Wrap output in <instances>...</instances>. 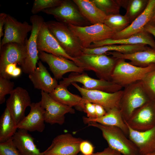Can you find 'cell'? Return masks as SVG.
Wrapping results in <instances>:
<instances>
[{"label":"cell","instance_id":"cell-1","mask_svg":"<svg viewBox=\"0 0 155 155\" xmlns=\"http://www.w3.org/2000/svg\"><path fill=\"white\" fill-rule=\"evenodd\" d=\"M87 124L88 126L100 129L108 147L122 155H139L136 146L119 128L94 122H90Z\"/></svg>","mask_w":155,"mask_h":155},{"label":"cell","instance_id":"cell-2","mask_svg":"<svg viewBox=\"0 0 155 155\" xmlns=\"http://www.w3.org/2000/svg\"><path fill=\"white\" fill-rule=\"evenodd\" d=\"M155 69V63L145 67L131 64L122 59H118L111 76V81L125 87L141 80L148 73Z\"/></svg>","mask_w":155,"mask_h":155},{"label":"cell","instance_id":"cell-3","mask_svg":"<svg viewBox=\"0 0 155 155\" xmlns=\"http://www.w3.org/2000/svg\"><path fill=\"white\" fill-rule=\"evenodd\" d=\"M45 23L49 31L69 56L78 59L83 54V48L78 39L67 25L55 20Z\"/></svg>","mask_w":155,"mask_h":155},{"label":"cell","instance_id":"cell-4","mask_svg":"<svg viewBox=\"0 0 155 155\" xmlns=\"http://www.w3.org/2000/svg\"><path fill=\"white\" fill-rule=\"evenodd\" d=\"M150 100L140 81L125 87L119 107L124 120L127 121L136 109Z\"/></svg>","mask_w":155,"mask_h":155},{"label":"cell","instance_id":"cell-5","mask_svg":"<svg viewBox=\"0 0 155 155\" xmlns=\"http://www.w3.org/2000/svg\"><path fill=\"white\" fill-rule=\"evenodd\" d=\"M42 11L53 16L57 21L67 25L84 27L91 25L82 16L73 0H63L58 6L45 9Z\"/></svg>","mask_w":155,"mask_h":155},{"label":"cell","instance_id":"cell-6","mask_svg":"<svg viewBox=\"0 0 155 155\" xmlns=\"http://www.w3.org/2000/svg\"><path fill=\"white\" fill-rule=\"evenodd\" d=\"M78 39L83 48H89L94 42L111 39L115 32L104 24L80 27L67 25Z\"/></svg>","mask_w":155,"mask_h":155},{"label":"cell","instance_id":"cell-7","mask_svg":"<svg viewBox=\"0 0 155 155\" xmlns=\"http://www.w3.org/2000/svg\"><path fill=\"white\" fill-rule=\"evenodd\" d=\"M32 28L27 44L25 58L21 68L22 72L30 74L34 72L39 59L37 48V38L39 30L44 20L42 16L36 14L32 16L30 19Z\"/></svg>","mask_w":155,"mask_h":155},{"label":"cell","instance_id":"cell-8","mask_svg":"<svg viewBox=\"0 0 155 155\" xmlns=\"http://www.w3.org/2000/svg\"><path fill=\"white\" fill-rule=\"evenodd\" d=\"M79 82L83 85L82 88L88 90H98L109 93H114L122 90L123 87L111 81L92 78L86 73L72 72L66 78H63L59 84L66 87L73 82Z\"/></svg>","mask_w":155,"mask_h":155},{"label":"cell","instance_id":"cell-9","mask_svg":"<svg viewBox=\"0 0 155 155\" xmlns=\"http://www.w3.org/2000/svg\"><path fill=\"white\" fill-rule=\"evenodd\" d=\"M37 48L38 51H43L56 56L64 57L73 61L78 66L87 70V67L78 59L69 56L60 46L49 30L45 22L41 25L37 36Z\"/></svg>","mask_w":155,"mask_h":155},{"label":"cell","instance_id":"cell-10","mask_svg":"<svg viewBox=\"0 0 155 155\" xmlns=\"http://www.w3.org/2000/svg\"><path fill=\"white\" fill-rule=\"evenodd\" d=\"M78 59L94 71L99 79L111 81V75L118 59L106 54H84Z\"/></svg>","mask_w":155,"mask_h":155},{"label":"cell","instance_id":"cell-11","mask_svg":"<svg viewBox=\"0 0 155 155\" xmlns=\"http://www.w3.org/2000/svg\"><path fill=\"white\" fill-rule=\"evenodd\" d=\"M80 93L84 100L102 106L106 112L115 108H119L123 94L121 90L114 93H109L98 90L85 89L76 83L71 84Z\"/></svg>","mask_w":155,"mask_h":155},{"label":"cell","instance_id":"cell-12","mask_svg":"<svg viewBox=\"0 0 155 155\" xmlns=\"http://www.w3.org/2000/svg\"><path fill=\"white\" fill-rule=\"evenodd\" d=\"M32 25L25 21L22 22L7 14L4 26L3 37L0 43V49L6 44L16 43L26 44L28 40V33L31 32Z\"/></svg>","mask_w":155,"mask_h":155},{"label":"cell","instance_id":"cell-13","mask_svg":"<svg viewBox=\"0 0 155 155\" xmlns=\"http://www.w3.org/2000/svg\"><path fill=\"white\" fill-rule=\"evenodd\" d=\"M41 104L44 110L45 122L51 125H63L65 122V115L73 114L72 107L61 104L52 98L49 94L41 91Z\"/></svg>","mask_w":155,"mask_h":155},{"label":"cell","instance_id":"cell-14","mask_svg":"<svg viewBox=\"0 0 155 155\" xmlns=\"http://www.w3.org/2000/svg\"><path fill=\"white\" fill-rule=\"evenodd\" d=\"M84 140L70 133L59 135L53 140L50 146L43 152L44 155H77L80 145Z\"/></svg>","mask_w":155,"mask_h":155},{"label":"cell","instance_id":"cell-15","mask_svg":"<svg viewBox=\"0 0 155 155\" xmlns=\"http://www.w3.org/2000/svg\"><path fill=\"white\" fill-rule=\"evenodd\" d=\"M125 123L132 129L145 131L155 125V102L150 100L136 109Z\"/></svg>","mask_w":155,"mask_h":155},{"label":"cell","instance_id":"cell-16","mask_svg":"<svg viewBox=\"0 0 155 155\" xmlns=\"http://www.w3.org/2000/svg\"><path fill=\"white\" fill-rule=\"evenodd\" d=\"M38 57L42 61L46 63L57 80L62 78L69 72L82 73L85 70L78 66L73 61L44 52H39Z\"/></svg>","mask_w":155,"mask_h":155},{"label":"cell","instance_id":"cell-17","mask_svg":"<svg viewBox=\"0 0 155 155\" xmlns=\"http://www.w3.org/2000/svg\"><path fill=\"white\" fill-rule=\"evenodd\" d=\"M6 107L9 111L17 125L24 117L26 108L32 104L27 91L20 87L15 88L6 101Z\"/></svg>","mask_w":155,"mask_h":155},{"label":"cell","instance_id":"cell-18","mask_svg":"<svg viewBox=\"0 0 155 155\" xmlns=\"http://www.w3.org/2000/svg\"><path fill=\"white\" fill-rule=\"evenodd\" d=\"M26 44L27 42L24 44L11 42L1 47L0 49V76L5 78V69L9 64L15 63L21 66L22 65L25 58Z\"/></svg>","mask_w":155,"mask_h":155},{"label":"cell","instance_id":"cell-19","mask_svg":"<svg viewBox=\"0 0 155 155\" xmlns=\"http://www.w3.org/2000/svg\"><path fill=\"white\" fill-rule=\"evenodd\" d=\"M30 107L29 113L17 125V127L28 131L42 132L45 129V122L44 110L40 101L32 103Z\"/></svg>","mask_w":155,"mask_h":155},{"label":"cell","instance_id":"cell-20","mask_svg":"<svg viewBox=\"0 0 155 155\" xmlns=\"http://www.w3.org/2000/svg\"><path fill=\"white\" fill-rule=\"evenodd\" d=\"M155 6V0H149L144 11L123 31L115 33L111 38L117 40L126 38L144 30L149 22Z\"/></svg>","mask_w":155,"mask_h":155},{"label":"cell","instance_id":"cell-21","mask_svg":"<svg viewBox=\"0 0 155 155\" xmlns=\"http://www.w3.org/2000/svg\"><path fill=\"white\" fill-rule=\"evenodd\" d=\"M126 124L129 129L128 137L137 148L139 155L155 152V125L148 130L139 131Z\"/></svg>","mask_w":155,"mask_h":155},{"label":"cell","instance_id":"cell-22","mask_svg":"<svg viewBox=\"0 0 155 155\" xmlns=\"http://www.w3.org/2000/svg\"><path fill=\"white\" fill-rule=\"evenodd\" d=\"M33 72L29 74V78L34 88L49 94L58 85L57 80L52 78L41 61Z\"/></svg>","mask_w":155,"mask_h":155},{"label":"cell","instance_id":"cell-23","mask_svg":"<svg viewBox=\"0 0 155 155\" xmlns=\"http://www.w3.org/2000/svg\"><path fill=\"white\" fill-rule=\"evenodd\" d=\"M143 44L149 45L155 50V41L152 35L145 30L126 38L115 40L108 39L94 42L89 48H96L111 44L134 45Z\"/></svg>","mask_w":155,"mask_h":155},{"label":"cell","instance_id":"cell-24","mask_svg":"<svg viewBox=\"0 0 155 155\" xmlns=\"http://www.w3.org/2000/svg\"><path fill=\"white\" fill-rule=\"evenodd\" d=\"M107 54L117 59L129 60L130 61L129 63L131 64L139 67H145L150 64L155 63V50L150 47L145 50L130 54L111 51L106 53Z\"/></svg>","mask_w":155,"mask_h":155},{"label":"cell","instance_id":"cell-25","mask_svg":"<svg viewBox=\"0 0 155 155\" xmlns=\"http://www.w3.org/2000/svg\"><path fill=\"white\" fill-rule=\"evenodd\" d=\"M13 143L20 155H44L35 144L34 138L23 129H18L12 137Z\"/></svg>","mask_w":155,"mask_h":155},{"label":"cell","instance_id":"cell-26","mask_svg":"<svg viewBox=\"0 0 155 155\" xmlns=\"http://www.w3.org/2000/svg\"><path fill=\"white\" fill-rule=\"evenodd\" d=\"M83 120L85 124L94 122L109 126H115L120 129L128 137L129 129L125 123L121 111L119 108H115L107 112L103 116L98 118H90L84 117Z\"/></svg>","mask_w":155,"mask_h":155},{"label":"cell","instance_id":"cell-27","mask_svg":"<svg viewBox=\"0 0 155 155\" xmlns=\"http://www.w3.org/2000/svg\"><path fill=\"white\" fill-rule=\"evenodd\" d=\"M84 17L91 25L104 24L106 15L90 0H73Z\"/></svg>","mask_w":155,"mask_h":155},{"label":"cell","instance_id":"cell-28","mask_svg":"<svg viewBox=\"0 0 155 155\" xmlns=\"http://www.w3.org/2000/svg\"><path fill=\"white\" fill-rule=\"evenodd\" d=\"M50 96L56 101L71 107H75L82 111L84 100L82 97L70 92L67 87L58 84L51 93Z\"/></svg>","mask_w":155,"mask_h":155},{"label":"cell","instance_id":"cell-29","mask_svg":"<svg viewBox=\"0 0 155 155\" xmlns=\"http://www.w3.org/2000/svg\"><path fill=\"white\" fill-rule=\"evenodd\" d=\"M149 48L147 45L140 44L134 45L111 44L94 48H83V53L86 54H106L108 52H116L127 54L144 51Z\"/></svg>","mask_w":155,"mask_h":155},{"label":"cell","instance_id":"cell-30","mask_svg":"<svg viewBox=\"0 0 155 155\" xmlns=\"http://www.w3.org/2000/svg\"><path fill=\"white\" fill-rule=\"evenodd\" d=\"M17 124L6 107L0 118V143L12 138L17 131Z\"/></svg>","mask_w":155,"mask_h":155},{"label":"cell","instance_id":"cell-31","mask_svg":"<svg viewBox=\"0 0 155 155\" xmlns=\"http://www.w3.org/2000/svg\"><path fill=\"white\" fill-rule=\"evenodd\" d=\"M149 0H126L124 15L130 24L140 15L146 8Z\"/></svg>","mask_w":155,"mask_h":155},{"label":"cell","instance_id":"cell-32","mask_svg":"<svg viewBox=\"0 0 155 155\" xmlns=\"http://www.w3.org/2000/svg\"><path fill=\"white\" fill-rule=\"evenodd\" d=\"M104 24L115 33L123 31L130 24L127 18L120 14L107 16Z\"/></svg>","mask_w":155,"mask_h":155},{"label":"cell","instance_id":"cell-33","mask_svg":"<svg viewBox=\"0 0 155 155\" xmlns=\"http://www.w3.org/2000/svg\"><path fill=\"white\" fill-rule=\"evenodd\" d=\"M106 16L120 14L121 7L118 0H90Z\"/></svg>","mask_w":155,"mask_h":155},{"label":"cell","instance_id":"cell-34","mask_svg":"<svg viewBox=\"0 0 155 155\" xmlns=\"http://www.w3.org/2000/svg\"><path fill=\"white\" fill-rule=\"evenodd\" d=\"M140 81L150 100L155 102V69L147 74Z\"/></svg>","mask_w":155,"mask_h":155},{"label":"cell","instance_id":"cell-35","mask_svg":"<svg viewBox=\"0 0 155 155\" xmlns=\"http://www.w3.org/2000/svg\"><path fill=\"white\" fill-rule=\"evenodd\" d=\"M63 0H35L31 9L32 13L36 14L40 11L59 5Z\"/></svg>","mask_w":155,"mask_h":155},{"label":"cell","instance_id":"cell-36","mask_svg":"<svg viewBox=\"0 0 155 155\" xmlns=\"http://www.w3.org/2000/svg\"><path fill=\"white\" fill-rule=\"evenodd\" d=\"M14 86V83L10 79L0 76V104L5 101V96L12 92Z\"/></svg>","mask_w":155,"mask_h":155},{"label":"cell","instance_id":"cell-37","mask_svg":"<svg viewBox=\"0 0 155 155\" xmlns=\"http://www.w3.org/2000/svg\"><path fill=\"white\" fill-rule=\"evenodd\" d=\"M0 155H20L13 143L12 137L0 143Z\"/></svg>","mask_w":155,"mask_h":155},{"label":"cell","instance_id":"cell-38","mask_svg":"<svg viewBox=\"0 0 155 155\" xmlns=\"http://www.w3.org/2000/svg\"><path fill=\"white\" fill-rule=\"evenodd\" d=\"M16 63H11L7 65L5 69V78L10 79L12 78L20 76L22 71L21 68L17 67Z\"/></svg>","mask_w":155,"mask_h":155},{"label":"cell","instance_id":"cell-39","mask_svg":"<svg viewBox=\"0 0 155 155\" xmlns=\"http://www.w3.org/2000/svg\"><path fill=\"white\" fill-rule=\"evenodd\" d=\"M84 100V103L82 111L86 113L87 117L90 118H96V116L94 104Z\"/></svg>","mask_w":155,"mask_h":155},{"label":"cell","instance_id":"cell-40","mask_svg":"<svg viewBox=\"0 0 155 155\" xmlns=\"http://www.w3.org/2000/svg\"><path fill=\"white\" fill-rule=\"evenodd\" d=\"M80 151L83 155H90L93 153L94 147L89 142L84 140L80 144Z\"/></svg>","mask_w":155,"mask_h":155},{"label":"cell","instance_id":"cell-41","mask_svg":"<svg viewBox=\"0 0 155 155\" xmlns=\"http://www.w3.org/2000/svg\"><path fill=\"white\" fill-rule=\"evenodd\" d=\"M90 155H122L120 153L109 147L105 148L103 151L93 153Z\"/></svg>","mask_w":155,"mask_h":155},{"label":"cell","instance_id":"cell-42","mask_svg":"<svg viewBox=\"0 0 155 155\" xmlns=\"http://www.w3.org/2000/svg\"><path fill=\"white\" fill-rule=\"evenodd\" d=\"M7 14L5 13L0 14V43L1 41V38L4 36L3 32V26H5L6 19Z\"/></svg>","mask_w":155,"mask_h":155},{"label":"cell","instance_id":"cell-43","mask_svg":"<svg viewBox=\"0 0 155 155\" xmlns=\"http://www.w3.org/2000/svg\"><path fill=\"white\" fill-rule=\"evenodd\" d=\"M94 104L95 109L96 118L100 117L105 115L107 112L102 106L98 104Z\"/></svg>","mask_w":155,"mask_h":155},{"label":"cell","instance_id":"cell-44","mask_svg":"<svg viewBox=\"0 0 155 155\" xmlns=\"http://www.w3.org/2000/svg\"><path fill=\"white\" fill-rule=\"evenodd\" d=\"M144 30L153 36L155 38V26L148 24L145 27Z\"/></svg>","mask_w":155,"mask_h":155},{"label":"cell","instance_id":"cell-45","mask_svg":"<svg viewBox=\"0 0 155 155\" xmlns=\"http://www.w3.org/2000/svg\"><path fill=\"white\" fill-rule=\"evenodd\" d=\"M148 24L155 26V6L153 11L152 17Z\"/></svg>","mask_w":155,"mask_h":155},{"label":"cell","instance_id":"cell-46","mask_svg":"<svg viewBox=\"0 0 155 155\" xmlns=\"http://www.w3.org/2000/svg\"><path fill=\"white\" fill-rule=\"evenodd\" d=\"M145 155H155V152L148 153Z\"/></svg>","mask_w":155,"mask_h":155}]
</instances>
